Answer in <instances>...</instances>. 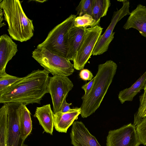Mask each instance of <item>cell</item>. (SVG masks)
Segmentation results:
<instances>
[{"label": "cell", "instance_id": "6da1fadb", "mask_svg": "<svg viewBox=\"0 0 146 146\" xmlns=\"http://www.w3.org/2000/svg\"><path fill=\"white\" fill-rule=\"evenodd\" d=\"M49 73L44 69L33 71L0 92V103H16L27 106L40 102L48 93Z\"/></svg>", "mask_w": 146, "mask_h": 146}, {"label": "cell", "instance_id": "7a4b0ae2", "mask_svg": "<svg viewBox=\"0 0 146 146\" xmlns=\"http://www.w3.org/2000/svg\"><path fill=\"white\" fill-rule=\"evenodd\" d=\"M117 66L112 60L107 61L98 66L93 86L88 94L83 96L80 107L81 115L86 118L99 108L116 74Z\"/></svg>", "mask_w": 146, "mask_h": 146}, {"label": "cell", "instance_id": "3957f363", "mask_svg": "<svg viewBox=\"0 0 146 146\" xmlns=\"http://www.w3.org/2000/svg\"><path fill=\"white\" fill-rule=\"evenodd\" d=\"M4 20L8 24V31L12 39L22 42L30 39L34 31L33 20L26 16L18 0H3L0 2Z\"/></svg>", "mask_w": 146, "mask_h": 146}, {"label": "cell", "instance_id": "277c9868", "mask_svg": "<svg viewBox=\"0 0 146 146\" xmlns=\"http://www.w3.org/2000/svg\"><path fill=\"white\" fill-rule=\"evenodd\" d=\"M76 17V15L71 14L51 30L45 40L36 47L45 48L54 54L66 58L68 34L74 27Z\"/></svg>", "mask_w": 146, "mask_h": 146}, {"label": "cell", "instance_id": "5b68a950", "mask_svg": "<svg viewBox=\"0 0 146 146\" xmlns=\"http://www.w3.org/2000/svg\"><path fill=\"white\" fill-rule=\"evenodd\" d=\"M32 54L33 58L53 76L67 77L74 72L73 64L70 60L54 54L45 48L36 47Z\"/></svg>", "mask_w": 146, "mask_h": 146}, {"label": "cell", "instance_id": "8992f818", "mask_svg": "<svg viewBox=\"0 0 146 146\" xmlns=\"http://www.w3.org/2000/svg\"><path fill=\"white\" fill-rule=\"evenodd\" d=\"M100 25L86 28L82 42L74 58V69L80 70L84 69L92 55L95 45L103 31Z\"/></svg>", "mask_w": 146, "mask_h": 146}, {"label": "cell", "instance_id": "52a82bcc", "mask_svg": "<svg viewBox=\"0 0 146 146\" xmlns=\"http://www.w3.org/2000/svg\"><path fill=\"white\" fill-rule=\"evenodd\" d=\"M73 86L67 76L55 75L49 77L47 88L51 96L54 113L60 111L62 103Z\"/></svg>", "mask_w": 146, "mask_h": 146}, {"label": "cell", "instance_id": "ba28073f", "mask_svg": "<svg viewBox=\"0 0 146 146\" xmlns=\"http://www.w3.org/2000/svg\"><path fill=\"white\" fill-rule=\"evenodd\" d=\"M123 5L119 10L115 11L111 23L104 33L100 36L92 53L93 56L102 54L108 49L110 44L113 40L115 32L113 31L117 23L125 16L130 15L129 2L127 0H119Z\"/></svg>", "mask_w": 146, "mask_h": 146}, {"label": "cell", "instance_id": "9c48e42d", "mask_svg": "<svg viewBox=\"0 0 146 146\" xmlns=\"http://www.w3.org/2000/svg\"><path fill=\"white\" fill-rule=\"evenodd\" d=\"M140 144L135 126L131 123L110 130L107 137L106 146H139Z\"/></svg>", "mask_w": 146, "mask_h": 146}, {"label": "cell", "instance_id": "30bf717a", "mask_svg": "<svg viewBox=\"0 0 146 146\" xmlns=\"http://www.w3.org/2000/svg\"><path fill=\"white\" fill-rule=\"evenodd\" d=\"M5 104L7 106V111L8 146H22L23 144L21 143V140L22 141L20 138L19 130V107L21 104L16 103Z\"/></svg>", "mask_w": 146, "mask_h": 146}, {"label": "cell", "instance_id": "8fae6325", "mask_svg": "<svg viewBox=\"0 0 146 146\" xmlns=\"http://www.w3.org/2000/svg\"><path fill=\"white\" fill-rule=\"evenodd\" d=\"M70 135L73 146H101L81 121L73 122Z\"/></svg>", "mask_w": 146, "mask_h": 146}, {"label": "cell", "instance_id": "7c38bea8", "mask_svg": "<svg viewBox=\"0 0 146 146\" xmlns=\"http://www.w3.org/2000/svg\"><path fill=\"white\" fill-rule=\"evenodd\" d=\"M17 45L8 35L0 36V76L5 75V68L8 62L18 51Z\"/></svg>", "mask_w": 146, "mask_h": 146}, {"label": "cell", "instance_id": "4fadbf2b", "mask_svg": "<svg viewBox=\"0 0 146 146\" xmlns=\"http://www.w3.org/2000/svg\"><path fill=\"white\" fill-rule=\"evenodd\" d=\"M123 28L125 30L135 29L141 35L146 38V6L138 4L130 13Z\"/></svg>", "mask_w": 146, "mask_h": 146}, {"label": "cell", "instance_id": "5bb4252c", "mask_svg": "<svg viewBox=\"0 0 146 146\" xmlns=\"http://www.w3.org/2000/svg\"><path fill=\"white\" fill-rule=\"evenodd\" d=\"M80 108L71 109L68 111L63 113L60 111L54 114V127L59 132L66 133L68 128L80 114Z\"/></svg>", "mask_w": 146, "mask_h": 146}, {"label": "cell", "instance_id": "9a60e30c", "mask_svg": "<svg viewBox=\"0 0 146 146\" xmlns=\"http://www.w3.org/2000/svg\"><path fill=\"white\" fill-rule=\"evenodd\" d=\"M85 27H73L69 31L67 40L66 58L73 61L76 53L82 40Z\"/></svg>", "mask_w": 146, "mask_h": 146}, {"label": "cell", "instance_id": "2e32d148", "mask_svg": "<svg viewBox=\"0 0 146 146\" xmlns=\"http://www.w3.org/2000/svg\"><path fill=\"white\" fill-rule=\"evenodd\" d=\"M54 114L49 104L37 107L33 115L37 118L44 131L51 135L54 127Z\"/></svg>", "mask_w": 146, "mask_h": 146}, {"label": "cell", "instance_id": "e0dca14e", "mask_svg": "<svg viewBox=\"0 0 146 146\" xmlns=\"http://www.w3.org/2000/svg\"><path fill=\"white\" fill-rule=\"evenodd\" d=\"M146 83V71L130 87L119 92L118 98L121 104L126 101H132L141 90L144 89Z\"/></svg>", "mask_w": 146, "mask_h": 146}, {"label": "cell", "instance_id": "ac0fdd59", "mask_svg": "<svg viewBox=\"0 0 146 146\" xmlns=\"http://www.w3.org/2000/svg\"><path fill=\"white\" fill-rule=\"evenodd\" d=\"M20 138L23 143L31 132L32 121L31 113L26 106L21 104L19 109Z\"/></svg>", "mask_w": 146, "mask_h": 146}, {"label": "cell", "instance_id": "d6986e66", "mask_svg": "<svg viewBox=\"0 0 146 146\" xmlns=\"http://www.w3.org/2000/svg\"><path fill=\"white\" fill-rule=\"evenodd\" d=\"M8 115L5 104L0 109V146H8Z\"/></svg>", "mask_w": 146, "mask_h": 146}, {"label": "cell", "instance_id": "ffe728a7", "mask_svg": "<svg viewBox=\"0 0 146 146\" xmlns=\"http://www.w3.org/2000/svg\"><path fill=\"white\" fill-rule=\"evenodd\" d=\"M111 4L110 0H94L92 16L96 26L99 25L101 18L106 15Z\"/></svg>", "mask_w": 146, "mask_h": 146}, {"label": "cell", "instance_id": "44dd1931", "mask_svg": "<svg viewBox=\"0 0 146 146\" xmlns=\"http://www.w3.org/2000/svg\"><path fill=\"white\" fill-rule=\"evenodd\" d=\"M94 0H82L76 7V15L82 16L86 14L92 16Z\"/></svg>", "mask_w": 146, "mask_h": 146}, {"label": "cell", "instance_id": "7402d4cb", "mask_svg": "<svg viewBox=\"0 0 146 146\" xmlns=\"http://www.w3.org/2000/svg\"><path fill=\"white\" fill-rule=\"evenodd\" d=\"M139 100V107L134 115L133 124L135 126L142 119L144 111L146 107V83L144 87L143 93L140 96Z\"/></svg>", "mask_w": 146, "mask_h": 146}, {"label": "cell", "instance_id": "603a6c76", "mask_svg": "<svg viewBox=\"0 0 146 146\" xmlns=\"http://www.w3.org/2000/svg\"><path fill=\"white\" fill-rule=\"evenodd\" d=\"M96 26L95 21L92 16L87 14L78 16L75 18L74 24V27H93Z\"/></svg>", "mask_w": 146, "mask_h": 146}, {"label": "cell", "instance_id": "cb8c5ba5", "mask_svg": "<svg viewBox=\"0 0 146 146\" xmlns=\"http://www.w3.org/2000/svg\"><path fill=\"white\" fill-rule=\"evenodd\" d=\"M135 128L141 144L146 146V117L141 119L136 125Z\"/></svg>", "mask_w": 146, "mask_h": 146}, {"label": "cell", "instance_id": "d4e9b609", "mask_svg": "<svg viewBox=\"0 0 146 146\" xmlns=\"http://www.w3.org/2000/svg\"><path fill=\"white\" fill-rule=\"evenodd\" d=\"M20 78L7 74L0 76V92L14 83Z\"/></svg>", "mask_w": 146, "mask_h": 146}, {"label": "cell", "instance_id": "484cf974", "mask_svg": "<svg viewBox=\"0 0 146 146\" xmlns=\"http://www.w3.org/2000/svg\"><path fill=\"white\" fill-rule=\"evenodd\" d=\"M79 76L80 78L84 81H90L94 76L90 71L88 69H84L81 70Z\"/></svg>", "mask_w": 146, "mask_h": 146}, {"label": "cell", "instance_id": "4316f807", "mask_svg": "<svg viewBox=\"0 0 146 146\" xmlns=\"http://www.w3.org/2000/svg\"><path fill=\"white\" fill-rule=\"evenodd\" d=\"M95 79V76L89 82L82 86V88L85 92V94L83 96L87 95L90 91L93 86Z\"/></svg>", "mask_w": 146, "mask_h": 146}, {"label": "cell", "instance_id": "83f0119b", "mask_svg": "<svg viewBox=\"0 0 146 146\" xmlns=\"http://www.w3.org/2000/svg\"><path fill=\"white\" fill-rule=\"evenodd\" d=\"M72 104V103H67L66 101V99H65L62 103L60 111L63 113H65L69 111L71 109L70 106Z\"/></svg>", "mask_w": 146, "mask_h": 146}, {"label": "cell", "instance_id": "f1b7e54d", "mask_svg": "<svg viewBox=\"0 0 146 146\" xmlns=\"http://www.w3.org/2000/svg\"><path fill=\"white\" fill-rule=\"evenodd\" d=\"M0 8V27H1V26L2 25V22L3 21V11H2V9Z\"/></svg>", "mask_w": 146, "mask_h": 146}, {"label": "cell", "instance_id": "f546056e", "mask_svg": "<svg viewBox=\"0 0 146 146\" xmlns=\"http://www.w3.org/2000/svg\"><path fill=\"white\" fill-rule=\"evenodd\" d=\"M146 113V107L144 111V113H143V115L145 114V113ZM143 116H142V117H143Z\"/></svg>", "mask_w": 146, "mask_h": 146}, {"label": "cell", "instance_id": "4dcf8cb0", "mask_svg": "<svg viewBox=\"0 0 146 146\" xmlns=\"http://www.w3.org/2000/svg\"><path fill=\"white\" fill-rule=\"evenodd\" d=\"M146 117V113H145L143 115L142 117V118H144V117Z\"/></svg>", "mask_w": 146, "mask_h": 146}, {"label": "cell", "instance_id": "1f68e13d", "mask_svg": "<svg viewBox=\"0 0 146 146\" xmlns=\"http://www.w3.org/2000/svg\"><path fill=\"white\" fill-rule=\"evenodd\" d=\"M22 146H26V145H24V144Z\"/></svg>", "mask_w": 146, "mask_h": 146}]
</instances>
